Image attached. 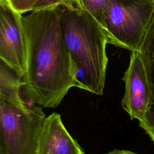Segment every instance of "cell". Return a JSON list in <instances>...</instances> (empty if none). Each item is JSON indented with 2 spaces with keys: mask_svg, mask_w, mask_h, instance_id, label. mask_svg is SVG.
<instances>
[{
  "mask_svg": "<svg viewBox=\"0 0 154 154\" xmlns=\"http://www.w3.org/2000/svg\"><path fill=\"white\" fill-rule=\"evenodd\" d=\"M27 48L23 87L26 96L42 107L57 108L76 87L75 67L64 40L60 6L22 16Z\"/></svg>",
  "mask_w": 154,
  "mask_h": 154,
  "instance_id": "1",
  "label": "cell"
},
{
  "mask_svg": "<svg viewBox=\"0 0 154 154\" xmlns=\"http://www.w3.org/2000/svg\"><path fill=\"white\" fill-rule=\"evenodd\" d=\"M62 32L75 67L76 87L103 94L108 43L105 31L85 10L60 6Z\"/></svg>",
  "mask_w": 154,
  "mask_h": 154,
  "instance_id": "2",
  "label": "cell"
},
{
  "mask_svg": "<svg viewBox=\"0 0 154 154\" xmlns=\"http://www.w3.org/2000/svg\"><path fill=\"white\" fill-rule=\"evenodd\" d=\"M38 106L0 94V154H37L46 118Z\"/></svg>",
  "mask_w": 154,
  "mask_h": 154,
  "instance_id": "3",
  "label": "cell"
},
{
  "mask_svg": "<svg viewBox=\"0 0 154 154\" xmlns=\"http://www.w3.org/2000/svg\"><path fill=\"white\" fill-rule=\"evenodd\" d=\"M154 13V0H110L106 19L108 43L138 52Z\"/></svg>",
  "mask_w": 154,
  "mask_h": 154,
  "instance_id": "4",
  "label": "cell"
},
{
  "mask_svg": "<svg viewBox=\"0 0 154 154\" xmlns=\"http://www.w3.org/2000/svg\"><path fill=\"white\" fill-rule=\"evenodd\" d=\"M22 18L10 1L0 0V58L23 76L27 48Z\"/></svg>",
  "mask_w": 154,
  "mask_h": 154,
  "instance_id": "5",
  "label": "cell"
},
{
  "mask_svg": "<svg viewBox=\"0 0 154 154\" xmlns=\"http://www.w3.org/2000/svg\"><path fill=\"white\" fill-rule=\"evenodd\" d=\"M125 91L122 106L132 120H143L151 104V92L147 78L137 52H132L130 63L122 78Z\"/></svg>",
  "mask_w": 154,
  "mask_h": 154,
  "instance_id": "6",
  "label": "cell"
},
{
  "mask_svg": "<svg viewBox=\"0 0 154 154\" xmlns=\"http://www.w3.org/2000/svg\"><path fill=\"white\" fill-rule=\"evenodd\" d=\"M37 154H85L64 126L61 116L46 117L38 140Z\"/></svg>",
  "mask_w": 154,
  "mask_h": 154,
  "instance_id": "7",
  "label": "cell"
},
{
  "mask_svg": "<svg viewBox=\"0 0 154 154\" xmlns=\"http://www.w3.org/2000/svg\"><path fill=\"white\" fill-rule=\"evenodd\" d=\"M137 52L147 78L154 105V13Z\"/></svg>",
  "mask_w": 154,
  "mask_h": 154,
  "instance_id": "8",
  "label": "cell"
},
{
  "mask_svg": "<svg viewBox=\"0 0 154 154\" xmlns=\"http://www.w3.org/2000/svg\"><path fill=\"white\" fill-rule=\"evenodd\" d=\"M23 76L0 58V94L16 101H22L20 90Z\"/></svg>",
  "mask_w": 154,
  "mask_h": 154,
  "instance_id": "9",
  "label": "cell"
},
{
  "mask_svg": "<svg viewBox=\"0 0 154 154\" xmlns=\"http://www.w3.org/2000/svg\"><path fill=\"white\" fill-rule=\"evenodd\" d=\"M110 0H79V7L87 11L106 32V19Z\"/></svg>",
  "mask_w": 154,
  "mask_h": 154,
  "instance_id": "10",
  "label": "cell"
},
{
  "mask_svg": "<svg viewBox=\"0 0 154 154\" xmlns=\"http://www.w3.org/2000/svg\"><path fill=\"white\" fill-rule=\"evenodd\" d=\"M64 0H10L13 8L23 14L27 12L61 6Z\"/></svg>",
  "mask_w": 154,
  "mask_h": 154,
  "instance_id": "11",
  "label": "cell"
},
{
  "mask_svg": "<svg viewBox=\"0 0 154 154\" xmlns=\"http://www.w3.org/2000/svg\"><path fill=\"white\" fill-rule=\"evenodd\" d=\"M140 126L154 141V105L151 104L143 120L139 122Z\"/></svg>",
  "mask_w": 154,
  "mask_h": 154,
  "instance_id": "12",
  "label": "cell"
},
{
  "mask_svg": "<svg viewBox=\"0 0 154 154\" xmlns=\"http://www.w3.org/2000/svg\"><path fill=\"white\" fill-rule=\"evenodd\" d=\"M79 0H64V4L61 6L67 8H76L79 7Z\"/></svg>",
  "mask_w": 154,
  "mask_h": 154,
  "instance_id": "13",
  "label": "cell"
},
{
  "mask_svg": "<svg viewBox=\"0 0 154 154\" xmlns=\"http://www.w3.org/2000/svg\"><path fill=\"white\" fill-rule=\"evenodd\" d=\"M106 154H137L132 151L125 150H114L113 151L109 152Z\"/></svg>",
  "mask_w": 154,
  "mask_h": 154,
  "instance_id": "14",
  "label": "cell"
},
{
  "mask_svg": "<svg viewBox=\"0 0 154 154\" xmlns=\"http://www.w3.org/2000/svg\"><path fill=\"white\" fill-rule=\"evenodd\" d=\"M5 1H10V0H5Z\"/></svg>",
  "mask_w": 154,
  "mask_h": 154,
  "instance_id": "15",
  "label": "cell"
}]
</instances>
